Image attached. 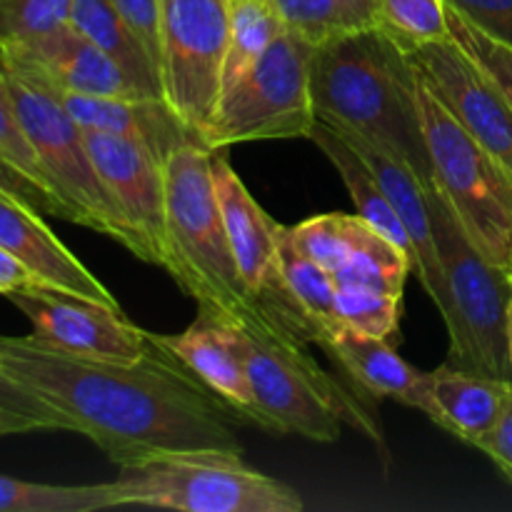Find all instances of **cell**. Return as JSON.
Masks as SVG:
<instances>
[{
    "instance_id": "obj_32",
    "label": "cell",
    "mask_w": 512,
    "mask_h": 512,
    "mask_svg": "<svg viewBox=\"0 0 512 512\" xmlns=\"http://www.w3.org/2000/svg\"><path fill=\"white\" fill-rule=\"evenodd\" d=\"M73 0H0V50H18L70 25Z\"/></svg>"
},
{
    "instance_id": "obj_21",
    "label": "cell",
    "mask_w": 512,
    "mask_h": 512,
    "mask_svg": "<svg viewBox=\"0 0 512 512\" xmlns=\"http://www.w3.org/2000/svg\"><path fill=\"white\" fill-rule=\"evenodd\" d=\"M320 348L373 398H388L408 408H420L423 373L400 358L390 340L338 325Z\"/></svg>"
},
{
    "instance_id": "obj_29",
    "label": "cell",
    "mask_w": 512,
    "mask_h": 512,
    "mask_svg": "<svg viewBox=\"0 0 512 512\" xmlns=\"http://www.w3.org/2000/svg\"><path fill=\"white\" fill-rule=\"evenodd\" d=\"M378 28L405 53L450 38L445 0H378Z\"/></svg>"
},
{
    "instance_id": "obj_5",
    "label": "cell",
    "mask_w": 512,
    "mask_h": 512,
    "mask_svg": "<svg viewBox=\"0 0 512 512\" xmlns=\"http://www.w3.org/2000/svg\"><path fill=\"white\" fill-rule=\"evenodd\" d=\"M230 330L253 390L258 428L273 435H300L315 443H335L343 423H348L385 448L375 415L345 393L308 350L283 348L245 330Z\"/></svg>"
},
{
    "instance_id": "obj_39",
    "label": "cell",
    "mask_w": 512,
    "mask_h": 512,
    "mask_svg": "<svg viewBox=\"0 0 512 512\" xmlns=\"http://www.w3.org/2000/svg\"><path fill=\"white\" fill-rule=\"evenodd\" d=\"M478 450H483L493 460L495 468L512 483V395L508 398V403H505L498 423L478 443Z\"/></svg>"
},
{
    "instance_id": "obj_36",
    "label": "cell",
    "mask_w": 512,
    "mask_h": 512,
    "mask_svg": "<svg viewBox=\"0 0 512 512\" xmlns=\"http://www.w3.org/2000/svg\"><path fill=\"white\" fill-rule=\"evenodd\" d=\"M465 20L512 50V0H445Z\"/></svg>"
},
{
    "instance_id": "obj_12",
    "label": "cell",
    "mask_w": 512,
    "mask_h": 512,
    "mask_svg": "<svg viewBox=\"0 0 512 512\" xmlns=\"http://www.w3.org/2000/svg\"><path fill=\"white\" fill-rule=\"evenodd\" d=\"M5 298L30 320L33 335L53 348L105 363H138L150 350V333L130 323L120 308L35 283Z\"/></svg>"
},
{
    "instance_id": "obj_27",
    "label": "cell",
    "mask_w": 512,
    "mask_h": 512,
    "mask_svg": "<svg viewBox=\"0 0 512 512\" xmlns=\"http://www.w3.org/2000/svg\"><path fill=\"white\" fill-rule=\"evenodd\" d=\"M285 30L273 0H230L228 50L223 65V90L233 88L260 55L270 48L275 38ZM220 103V100H218Z\"/></svg>"
},
{
    "instance_id": "obj_28",
    "label": "cell",
    "mask_w": 512,
    "mask_h": 512,
    "mask_svg": "<svg viewBox=\"0 0 512 512\" xmlns=\"http://www.w3.org/2000/svg\"><path fill=\"white\" fill-rule=\"evenodd\" d=\"M120 508L115 483L53 485L0 475V512H98Z\"/></svg>"
},
{
    "instance_id": "obj_38",
    "label": "cell",
    "mask_w": 512,
    "mask_h": 512,
    "mask_svg": "<svg viewBox=\"0 0 512 512\" xmlns=\"http://www.w3.org/2000/svg\"><path fill=\"white\" fill-rule=\"evenodd\" d=\"M0 193L30 205V208L38 210L40 215H58V218L68 220L65 218V210L60 208V203H55L48 193H43L35 183H30V180L25 178L20 170H15L3 155H0Z\"/></svg>"
},
{
    "instance_id": "obj_19",
    "label": "cell",
    "mask_w": 512,
    "mask_h": 512,
    "mask_svg": "<svg viewBox=\"0 0 512 512\" xmlns=\"http://www.w3.org/2000/svg\"><path fill=\"white\" fill-rule=\"evenodd\" d=\"M510 395L512 380L508 378L468 373L445 363L443 368L423 373L418 410L450 435L478 448L498 423Z\"/></svg>"
},
{
    "instance_id": "obj_15",
    "label": "cell",
    "mask_w": 512,
    "mask_h": 512,
    "mask_svg": "<svg viewBox=\"0 0 512 512\" xmlns=\"http://www.w3.org/2000/svg\"><path fill=\"white\" fill-rule=\"evenodd\" d=\"M0 60L25 73L38 75L55 90L80 95H115V98H148L108 53L90 43L73 25L55 30L18 50H0Z\"/></svg>"
},
{
    "instance_id": "obj_18",
    "label": "cell",
    "mask_w": 512,
    "mask_h": 512,
    "mask_svg": "<svg viewBox=\"0 0 512 512\" xmlns=\"http://www.w3.org/2000/svg\"><path fill=\"white\" fill-rule=\"evenodd\" d=\"M150 335L160 348L180 360L210 393L218 395L240 423L258 425L253 390L230 325L200 313L198 320L183 333Z\"/></svg>"
},
{
    "instance_id": "obj_33",
    "label": "cell",
    "mask_w": 512,
    "mask_h": 512,
    "mask_svg": "<svg viewBox=\"0 0 512 512\" xmlns=\"http://www.w3.org/2000/svg\"><path fill=\"white\" fill-rule=\"evenodd\" d=\"M0 155H3L15 170H20L30 183L38 185L43 193H48L55 203H60V198L55 195V190L50 188L48 178H45V170L43 165H40L38 153H35L28 133H25L23 123H20V115L18 110H15L13 98H10L3 73H0ZM60 208L65 210V205L60 203ZM65 218L70 220L68 210H65Z\"/></svg>"
},
{
    "instance_id": "obj_17",
    "label": "cell",
    "mask_w": 512,
    "mask_h": 512,
    "mask_svg": "<svg viewBox=\"0 0 512 512\" xmlns=\"http://www.w3.org/2000/svg\"><path fill=\"white\" fill-rule=\"evenodd\" d=\"M0 248L15 255L40 283L108 308H120L118 298L60 243L38 210L5 193H0Z\"/></svg>"
},
{
    "instance_id": "obj_20",
    "label": "cell",
    "mask_w": 512,
    "mask_h": 512,
    "mask_svg": "<svg viewBox=\"0 0 512 512\" xmlns=\"http://www.w3.org/2000/svg\"><path fill=\"white\" fill-rule=\"evenodd\" d=\"M53 88V85H50ZM55 90V88H53ZM70 118L83 130L125 135L148 145L165 163L170 150L198 140V135L170 110L160 95L148 98H115V95H80L55 90Z\"/></svg>"
},
{
    "instance_id": "obj_11",
    "label": "cell",
    "mask_w": 512,
    "mask_h": 512,
    "mask_svg": "<svg viewBox=\"0 0 512 512\" xmlns=\"http://www.w3.org/2000/svg\"><path fill=\"white\" fill-rule=\"evenodd\" d=\"M210 168L225 233L245 285L285 330L313 345L308 320L285 290L280 273V240L285 225L275 223L263 205L250 195L225 150H210Z\"/></svg>"
},
{
    "instance_id": "obj_22",
    "label": "cell",
    "mask_w": 512,
    "mask_h": 512,
    "mask_svg": "<svg viewBox=\"0 0 512 512\" xmlns=\"http://www.w3.org/2000/svg\"><path fill=\"white\" fill-rule=\"evenodd\" d=\"M308 140H313V143L323 150L325 158L330 160V165L338 170L340 180L345 183L355 208H358V215H363L373 228H378V233H383L385 238L393 240L395 245H400V248L413 258V245H410L408 230L400 223L398 213L393 210L390 200L385 198L383 188L378 185L375 175L370 173L368 165L363 163V158L355 153L353 145H350L333 125H328L320 118L315 120Z\"/></svg>"
},
{
    "instance_id": "obj_42",
    "label": "cell",
    "mask_w": 512,
    "mask_h": 512,
    "mask_svg": "<svg viewBox=\"0 0 512 512\" xmlns=\"http://www.w3.org/2000/svg\"><path fill=\"white\" fill-rule=\"evenodd\" d=\"M508 355H510V365H512V300L508 308Z\"/></svg>"
},
{
    "instance_id": "obj_26",
    "label": "cell",
    "mask_w": 512,
    "mask_h": 512,
    "mask_svg": "<svg viewBox=\"0 0 512 512\" xmlns=\"http://www.w3.org/2000/svg\"><path fill=\"white\" fill-rule=\"evenodd\" d=\"M410 273H413V258L365 220L348 258L335 270L333 278L338 285H363L403 298L405 280Z\"/></svg>"
},
{
    "instance_id": "obj_4",
    "label": "cell",
    "mask_w": 512,
    "mask_h": 512,
    "mask_svg": "<svg viewBox=\"0 0 512 512\" xmlns=\"http://www.w3.org/2000/svg\"><path fill=\"white\" fill-rule=\"evenodd\" d=\"M425 198L448 288V305L443 310L450 338L448 363L468 373L512 380L508 355L512 275L490 263L470 243L438 185H425Z\"/></svg>"
},
{
    "instance_id": "obj_30",
    "label": "cell",
    "mask_w": 512,
    "mask_h": 512,
    "mask_svg": "<svg viewBox=\"0 0 512 512\" xmlns=\"http://www.w3.org/2000/svg\"><path fill=\"white\" fill-rule=\"evenodd\" d=\"M335 323L365 335L393 340L400 330L403 298L363 285H338L335 290Z\"/></svg>"
},
{
    "instance_id": "obj_25",
    "label": "cell",
    "mask_w": 512,
    "mask_h": 512,
    "mask_svg": "<svg viewBox=\"0 0 512 512\" xmlns=\"http://www.w3.org/2000/svg\"><path fill=\"white\" fill-rule=\"evenodd\" d=\"M280 273H283L285 290L308 320L313 345H323L338 328L333 310L338 283L330 270L310 260L290 243L288 228H283V240H280Z\"/></svg>"
},
{
    "instance_id": "obj_13",
    "label": "cell",
    "mask_w": 512,
    "mask_h": 512,
    "mask_svg": "<svg viewBox=\"0 0 512 512\" xmlns=\"http://www.w3.org/2000/svg\"><path fill=\"white\" fill-rule=\"evenodd\" d=\"M408 55L453 118L512 173V105L503 90L453 38Z\"/></svg>"
},
{
    "instance_id": "obj_41",
    "label": "cell",
    "mask_w": 512,
    "mask_h": 512,
    "mask_svg": "<svg viewBox=\"0 0 512 512\" xmlns=\"http://www.w3.org/2000/svg\"><path fill=\"white\" fill-rule=\"evenodd\" d=\"M33 430H40L33 420L23 418V415L8 413V410L0 408V438H5V435L33 433Z\"/></svg>"
},
{
    "instance_id": "obj_2",
    "label": "cell",
    "mask_w": 512,
    "mask_h": 512,
    "mask_svg": "<svg viewBox=\"0 0 512 512\" xmlns=\"http://www.w3.org/2000/svg\"><path fill=\"white\" fill-rule=\"evenodd\" d=\"M163 170L165 253L160 268L198 303L200 313L265 343L308 350L310 343L285 330L240 275L215 198L210 150L198 140L178 145Z\"/></svg>"
},
{
    "instance_id": "obj_40",
    "label": "cell",
    "mask_w": 512,
    "mask_h": 512,
    "mask_svg": "<svg viewBox=\"0 0 512 512\" xmlns=\"http://www.w3.org/2000/svg\"><path fill=\"white\" fill-rule=\"evenodd\" d=\"M35 283H40V280L35 278L15 255H10L8 250L0 248V295H8L13 293V290L28 288V285Z\"/></svg>"
},
{
    "instance_id": "obj_1",
    "label": "cell",
    "mask_w": 512,
    "mask_h": 512,
    "mask_svg": "<svg viewBox=\"0 0 512 512\" xmlns=\"http://www.w3.org/2000/svg\"><path fill=\"white\" fill-rule=\"evenodd\" d=\"M0 365L120 468L183 450L243 453L233 433L240 420L153 335L138 363L78 358L35 335H0Z\"/></svg>"
},
{
    "instance_id": "obj_9",
    "label": "cell",
    "mask_w": 512,
    "mask_h": 512,
    "mask_svg": "<svg viewBox=\"0 0 512 512\" xmlns=\"http://www.w3.org/2000/svg\"><path fill=\"white\" fill-rule=\"evenodd\" d=\"M313 50L303 38L283 30L258 63L220 95L200 143L208 150H228L253 140L308 138L318 120L310 93Z\"/></svg>"
},
{
    "instance_id": "obj_7",
    "label": "cell",
    "mask_w": 512,
    "mask_h": 512,
    "mask_svg": "<svg viewBox=\"0 0 512 512\" xmlns=\"http://www.w3.org/2000/svg\"><path fill=\"white\" fill-rule=\"evenodd\" d=\"M120 508L180 512H300L298 490L250 468L243 453L183 450L120 468Z\"/></svg>"
},
{
    "instance_id": "obj_16",
    "label": "cell",
    "mask_w": 512,
    "mask_h": 512,
    "mask_svg": "<svg viewBox=\"0 0 512 512\" xmlns=\"http://www.w3.org/2000/svg\"><path fill=\"white\" fill-rule=\"evenodd\" d=\"M335 130L363 158V163L368 165L370 173L375 175L378 185L383 188L385 198L390 200L393 210L398 213L400 223L408 230L410 245H413V270L418 273L425 293L438 305V313L443 315L445 305H448V288H445L443 265H440L438 248H435L433 220H430L428 198H425V183L398 155L388 153V150L370 143V140L353 133V130Z\"/></svg>"
},
{
    "instance_id": "obj_10",
    "label": "cell",
    "mask_w": 512,
    "mask_h": 512,
    "mask_svg": "<svg viewBox=\"0 0 512 512\" xmlns=\"http://www.w3.org/2000/svg\"><path fill=\"white\" fill-rule=\"evenodd\" d=\"M230 0H160V95L203 135L218 108Z\"/></svg>"
},
{
    "instance_id": "obj_3",
    "label": "cell",
    "mask_w": 512,
    "mask_h": 512,
    "mask_svg": "<svg viewBox=\"0 0 512 512\" xmlns=\"http://www.w3.org/2000/svg\"><path fill=\"white\" fill-rule=\"evenodd\" d=\"M310 93L320 120L398 155L425 185H433L418 73L410 55L383 30L318 45L310 60Z\"/></svg>"
},
{
    "instance_id": "obj_14",
    "label": "cell",
    "mask_w": 512,
    "mask_h": 512,
    "mask_svg": "<svg viewBox=\"0 0 512 512\" xmlns=\"http://www.w3.org/2000/svg\"><path fill=\"white\" fill-rule=\"evenodd\" d=\"M83 133L110 200L145 245L148 263L160 265L165 253V163L140 140L100 130Z\"/></svg>"
},
{
    "instance_id": "obj_6",
    "label": "cell",
    "mask_w": 512,
    "mask_h": 512,
    "mask_svg": "<svg viewBox=\"0 0 512 512\" xmlns=\"http://www.w3.org/2000/svg\"><path fill=\"white\" fill-rule=\"evenodd\" d=\"M418 108L433 183L470 243L512 275V173L453 118L420 75Z\"/></svg>"
},
{
    "instance_id": "obj_37",
    "label": "cell",
    "mask_w": 512,
    "mask_h": 512,
    "mask_svg": "<svg viewBox=\"0 0 512 512\" xmlns=\"http://www.w3.org/2000/svg\"><path fill=\"white\" fill-rule=\"evenodd\" d=\"M160 75V0H113Z\"/></svg>"
},
{
    "instance_id": "obj_8",
    "label": "cell",
    "mask_w": 512,
    "mask_h": 512,
    "mask_svg": "<svg viewBox=\"0 0 512 512\" xmlns=\"http://www.w3.org/2000/svg\"><path fill=\"white\" fill-rule=\"evenodd\" d=\"M0 73L20 115V123L38 153L45 178L68 210L70 223L85 225L95 233L118 240L123 248L148 263L145 245L110 200L85 145L83 128L70 118L58 93L38 75L25 73L3 60H0Z\"/></svg>"
},
{
    "instance_id": "obj_24",
    "label": "cell",
    "mask_w": 512,
    "mask_h": 512,
    "mask_svg": "<svg viewBox=\"0 0 512 512\" xmlns=\"http://www.w3.org/2000/svg\"><path fill=\"white\" fill-rule=\"evenodd\" d=\"M285 30L313 48L378 28V0H273Z\"/></svg>"
},
{
    "instance_id": "obj_35",
    "label": "cell",
    "mask_w": 512,
    "mask_h": 512,
    "mask_svg": "<svg viewBox=\"0 0 512 512\" xmlns=\"http://www.w3.org/2000/svg\"><path fill=\"white\" fill-rule=\"evenodd\" d=\"M0 408L8 410V413L23 415V418L33 420L40 430L78 433V428H75V423L68 418V415L60 413L58 408H53L48 400H43L30 388H25L23 383H18L13 375L5 373L3 365H0Z\"/></svg>"
},
{
    "instance_id": "obj_34",
    "label": "cell",
    "mask_w": 512,
    "mask_h": 512,
    "mask_svg": "<svg viewBox=\"0 0 512 512\" xmlns=\"http://www.w3.org/2000/svg\"><path fill=\"white\" fill-rule=\"evenodd\" d=\"M448 5V3H445ZM448 28L450 38L485 70L490 80L503 90V95L512 105V50L505 48L503 43L493 40L490 35H485L483 30L475 28L470 20H465L463 15L455 8L448 5Z\"/></svg>"
},
{
    "instance_id": "obj_23",
    "label": "cell",
    "mask_w": 512,
    "mask_h": 512,
    "mask_svg": "<svg viewBox=\"0 0 512 512\" xmlns=\"http://www.w3.org/2000/svg\"><path fill=\"white\" fill-rule=\"evenodd\" d=\"M70 25L83 38L108 53L135 83L150 95H160V75L143 45L128 28L113 0H73ZM163 98V95H160Z\"/></svg>"
},
{
    "instance_id": "obj_31",
    "label": "cell",
    "mask_w": 512,
    "mask_h": 512,
    "mask_svg": "<svg viewBox=\"0 0 512 512\" xmlns=\"http://www.w3.org/2000/svg\"><path fill=\"white\" fill-rule=\"evenodd\" d=\"M365 218L363 215H343V213H328L315 215V218L305 220V223L288 228V238L295 248L325 270L335 273L348 258L350 248H353L355 238L363 230Z\"/></svg>"
}]
</instances>
